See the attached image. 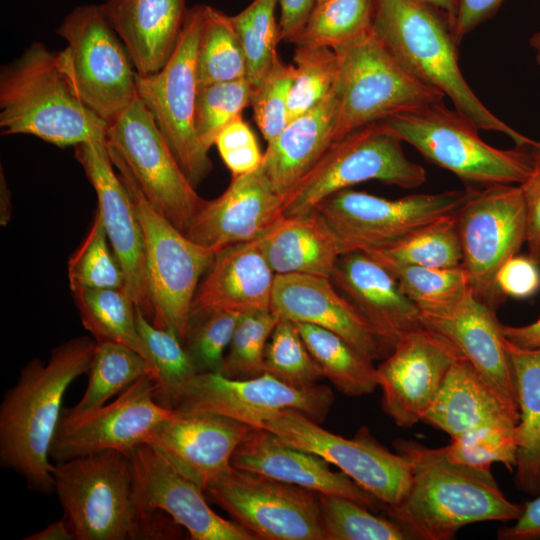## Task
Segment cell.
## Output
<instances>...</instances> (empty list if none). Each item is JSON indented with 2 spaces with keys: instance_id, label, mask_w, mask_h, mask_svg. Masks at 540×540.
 Segmentation results:
<instances>
[{
  "instance_id": "cell-40",
  "label": "cell",
  "mask_w": 540,
  "mask_h": 540,
  "mask_svg": "<svg viewBox=\"0 0 540 540\" xmlns=\"http://www.w3.org/2000/svg\"><path fill=\"white\" fill-rule=\"evenodd\" d=\"M386 267L421 314L452 308L472 292L469 275L462 265L453 268Z\"/></svg>"
},
{
  "instance_id": "cell-3",
  "label": "cell",
  "mask_w": 540,
  "mask_h": 540,
  "mask_svg": "<svg viewBox=\"0 0 540 540\" xmlns=\"http://www.w3.org/2000/svg\"><path fill=\"white\" fill-rule=\"evenodd\" d=\"M51 473L74 540H168L182 534L170 516L143 507L124 452L53 463Z\"/></svg>"
},
{
  "instance_id": "cell-38",
  "label": "cell",
  "mask_w": 540,
  "mask_h": 540,
  "mask_svg": "<svg viewBox=\"0 0 540 540\" xmlns=\"http://www.w3.org/2000/svg\"><path fill=\"white\" fill-rule=\"evenodd\" d=\"M198 87L246 78L244 52L231 16L205 5L196 52Z\"/></svg>"
},
{
  "instance_id": "cell-30",
  "label": "cell",
  "mask_w": 540,
  "mask_h": 540,
  "mask_svg": "<svg viewBox=\"0 0 540 540\" xmlns=\"http://www.w3.org/2000/svg\"><path fill=\"white\" fill-rule=\"evenodd\" d=\"M337 108L333 88L268 143L261 167L278 194L285 196L336 141Z\"/></svg>"
},
{
  "instance_id": "cell-52",
  "label": "cell",
  "mask_w": 540,
  "mask_h": 540,
  "mask_svg": "<svg viewBox=\"0 0 540 540\" xmlns=\"http://www.w3.org/2000/svg\"><path fill=\"white\" fill-rule=\"evenodd\" d=\"M215 145L232 177L251 173L262 164L264 153L241 115L219 133Z\"/></svg>"
},
{
  "instance_id": "cell-43",
  "label": "cell",
  "mask_w": 540,
  "mask_h": 540,
  "mask_svg": "<svg viewBox=\"0 0 540 540\" xmlns=\"http://www.w3.org/2000/svg\"><path fill=\"white\" fill-rule=\"evenodd\" d=\"M264 363L266 373L295 388L312 387L324 377L297 323L285 318L279 319L269 337Z\"/></svg>"
},
{
  "instance_id": "cell-32",
  "label": "cell",
  "mask_w": 540,
  "mask_h": 540,
  "mask_svg": "<svg viewBox=\"0 0 540 540\" xmlns=\"http://www.w3.org/2000/svg\"><path fill=\"white\" fill-rule=\"evenodd\" d=\"M261 245L276 275L330 278L342 255L335 235L315 209L303 215L284 217L261 237Z\"/></svg>"
},
{
  "instance_id": "cell-21",
  "label": "cell",
  "mask_w": 540,
  "mask_h": 540,
  "mask_svg": "<svg viewBox=\"0 0 540 540\" xmlns=\"http://www.w3.org/2000/svg\"><path fill=\"white\" fill-rule=\"evenodd\" d=\"M253 429L219 414L174 410L154 429L147 444L206 491L233 468L234 451Z\"/></svg>"
},
{
  "instance_id": "cell-55",
  "label": "cell",
  "mask_w": 540,
  "mask_h": 540,
  "mask_svg": "<svg viewBox=\"0 0 540 540\" xmlns=\"http://www.w3.org/2000/svg\"><path fill=\"white\" fill-rule=\"evenodd\" d=\"M502 2L503 0H456L451 30L457 44L479 24L494 15Z\"/></svg>"
},
{
  "instance_id": "cell-46",
  "label": "cell",
  "mask_w": 540,
  "mask_h": 540,
  "mask_svg": "<svg viewBox=\"0 0 540 540\" xmlns=\"http://www.w3.org/2000/svg\"><path fill=\"white\" fill-rule=\"evenodd\" d=\"M293 62L289 121L315 107L332 91L338 71L337 54L328 47L296 46Z\"/></svg>"
},
{
  "instance_id": "cell-13",
  "label": "cell",
  "mask_w": 540,
  "mask_h": 540,
  "mask_svg": "<svg viewBox=\"0 0 540 540\" xmlns=\"http://www.w3.org/2000/svg\"><path fill=\"white\" fill-rule=\"evenodd\" d=\"M56 33L67 42L82 101L109 126L138 96V73L124 44L96 4L76 7Z\"/></svg>"
},
{
  "instance_id": "cell-27",
  "label": "cell",
  "mask_w": 540,
  "mask_h": 540,
  "mask_svg": "<svg viewBox=\"0 0 540 540\" xmlns=\"http://www.w3.org/2000/svg\"><path fill=\"white\" fill-rule=\"evenodd\" d=\"M330 279L394 348L402 337L425 326L394 274L369 253H343Z\"/></svg>"
},
{
  "instance_id": "cell-24",
  "label": "cell",
  "mask_w": 540,
  "mask_h": 540,
  "mask_svg": "<svg viewBox=\"0 0 540 540\" xmlns=\"http://www.w3.org/2000/svg\"><path fill=\"white\" fill-rule=\"evenodd\" d=\"M284 196L271 186L262 167L233 176L216 199L205 200L185 235L215 252L263 237L285 216Z\"/></svg>"
},
{
  "instance_id": "cell-60",
  "label": "cell",
  "mask_w": 540,
  "mask_h": 540,
  "mask_svg": "<svg viewBox=\"0 0 540 540\" xmlns=\"http://www.w3.org/2000/svg\"><path fill=\"white\" fill-rule=\"evenodd\" d=\"M431 8L438 11L448 21L450 28L452 27L455 12H456V0H418Z\"/></svg>"
},
{
  "instance_id": "cell-35",
  "label": "cell",
  "mask_w": 540,
  "mask_h": 540,
  "mask_svg": "<svg viewBox=\"0 0 540 540\" xmlns=\"http://www.w3.org/2000/svg\"><path fill=\"white\" fill-rule=\"evenodd\" d=\"M72 294L84 328L94 336L97 343L115 342L125 345L151 363L138 331L136 306L125 287L78 288L72 290Z\"/></svg>"
},
{
  "instance_id": "cell-11",
  "label": "cell",
  "mask_w": 540,
  "mask_h": 540,
  "mask_svg": "<svg viewBox=\"0 0 540 540\" xmlns=\"http://www.w3.org/2000/svg\"><path fill=\"white\" fill-rule=\"evenodd\" d=\"M205 5L187 11L176 48L157 73L137 79L139 98L152 113L182 170L197 187L212 170V163L200 143L194 113L198 82L196 52Z\"/></svg>"
},
{
  "instance_id": "cell-36",
  "label": "cell",
  "mask_w": 540,
  "mask_h": 540,
  "mask_svg": "<svg viewBox=\"0 0 540 540\" xmlns=\"http://www.w3.org/2000/svg\"><path fill=\"white\" fill-rule=\"evenodd\" d=\"M88 385L80 401L62 415L77 417L105 405L134 382L154 376L151 363L133 349L115 342H96L88 371Z\"/></svg>"
},
{
  "instance_id": "cell-4",
  "label": "cell",
  "mask_w": 540,
  "mask_h": 540,
  "mask_svg": "<svg viewBox=\"0 0 540 540\" xmlns=\"http://www.w3.org/2000/svg\"><path fill=\"white\" fill-rule=\"evenodd\" d=\"M371 30L387 51L416 79L448 97L454 109L478 130L510 137L516 146L537 141L493 114L465 80L458 45L446 18L418 0H373Z\"/></svg>"
},
{
  "instance_id": "cell-7",
  "label": "cell",
  "mask_w": 540,
  "mask_h": 540,
  "mask_svg": "<svg viewBox=\"0 0 540 540\" xmlns=\"http://www.w3.org/2000/svg\"><path fill=\"white\" fill-rule=\"evenodd\" d=\"M383 123L427 160L475 188L521 184L533 169L532 146L499 149L443 101L396 114Z\"/></svg>"
},
{
  "instance_id": "cell-63",
  "label": "cell",
  "mask_w": 540,
  "mask_h": 540,
  "mask_svg": "<svg viewBox=\"0 0 540 540\" xmlns=\"http://www.w3.org/2000/svg\"><path fill=\"white\" fill-rule=\"evenodd\" d=\"M320 1H323V0H315V2H320Z\"/></svg>"
},
{
  "instance_id": "cell-53",
  "label": "cell",
  "mask_w": 540,
  "mask_h": 540,
  "mask_svg": "<svg viewBox=\"0 0 540 540\" xmlns=\"http://www.w3.org/2000/svg\"><path fill=\"white\" fill-rule=\"evenodd\" d=\"M533 169L519 184L523 193L526 216L528 256L540 264V141L532 146Z\"/></svg>"
},
{
  "instance_id": "cell-41",
  "label": "cell",
  "mask_w": 540,
  "mask_h": 540,
  "mask_svg": "<svg viewBox=\"0 0 540 540\" xmlns=\"http://www.w3.org/2000/svg\"><path fill=\"white\" fill-rule=\"evenodd\" d=\"M320 524L325 540H405L403 528L364 505L339 495L319 494Z\"/></svg>"
},
{
  "instance_id": "cell-57",
  "label": "cell",
  "mask_w": 540,
  "mask_h": 540,
  "mask_svg": "<svg viewBox=\"0 0 540 540\" xmlns=\"http://www.w3.org/2000/svg\"><path fill=\"white\" fill-rule=\"evenodd\" d=\"M281 40L291 42L305 24L315 0H278Z\"/></svg>"
},
{
  "instance_id": "cell-51",
  "label": "cell",
  "mask_w": 540,
  "mask_h": 540,
  "mask_svg": "<svg viewBox=\"0 0 540 540\" xmlns=\"http://www.w3.org/2000/svg\"><path fill=\"white\" fill-rule=\"evenodd\" d=\"M293 81V65L278 56L258 85L252 87L254 120L267 143L289 123L288 99Z\"/></svg>"
},
{
  "instance_id": "cell-15",
  "label": "cell",
  "mask_w": 540,
  "mask_h": 540,
  "mask_svg": "<svg viewBox=\"0 0 540 540\" xmlns=\"http://www.w3.org/2000/svg\"><path fill=\"white\" fill-rule=\"evenodd\" d=\"M106 141L124 160L147 199L185 232L205 199L189 181L139 96L107 127Z\"/></svg>"
},
{
  "instance_id": "cell-56",
  "label": "cell",
  "mask_w": 540,
  "mask_h": 540,
  "mask_svg": "<svg viewBox=\"0 0 540 540\" xmlns=\"http://www.w3.org/2000/svg\"><path fill=\"white\" fill-rule=\"evenodd\" d=\"M498 538L503 540L540 539V496L528 502L516 522L512 526L503 527L498 532Z\"/></svg>"
},
{
  "instance_id": "cell-25",
  "label": "cell",
  "mask_w": 540,
  "mask_h": 540,
  "mask_svg": "<svg viewBox=\"0 0 540 540\" xmlns=\"http://www.w3.org/2000/svg\"><path fill=\"white\" fill-rule=\"evenodd\" d=\"M425 326L448 341L514 412H519L514 374L495 311L471 292L452 308L421 314Z\"/></svg>"
},
{
  "instance_id": "cell-16",
  "label": "cell",
  "mask_w": 540,
  "mask_h": 540,
  "mask_svg": "<svg viewBox=\"0 0 540 540\" xmlns=\"http://www.w3.org/2000/svg\"><path fill=\"white\" fill-rule=\"evenodd\" d=\"M333 403L334 394L326 385L295 388L268 373L243 380L221 373H197L163 405L182 412L219 414L259 428L264 417L282 409H295L320 424Z\"/></svg>"
},
{
  "instance_id": "cell-34",
  "label": "cell",
  "mask_w": 540,
  "mask_h": 540,
  "mask_svg": "<svg viewBox=\"0 0 540 540\" xmlns=\"http://www.w3.org/2000/svg\"><path fill=\"white\" fill-rule=\"evenodd\" d=\"M313 358L338 391L347 396L372 393L379 387L377 367L337 334L308 323H297Z\"/></svg>"
},
{
  "instance_id": "cell-6",
  "label": "cell",
  "mask_w": 540,
  "mask_h": 540,
  "mask_svg": "<svg viewBox=\"0 0 540 540\" xmlns=\"http://www.w3.org/2000/svg\"><path fill=\"white\" fill-rule=\"evenodd\" d=\"M108 150L142 228L153 310L151 322L173 331L184 344L195 293L216 252L178 229L147 199L121 156L109 147Z\"/></svg>"
},
{
  "instance_id": "cell-33",
  "label": "cell",
  "mask_w": 540,
  "mask_h": 540,
  "mask_svg": "<svg viewBox=\"0 0 540 540\" xmlns=\"http://www.w3.org/2000/svg\"><path fill=\"white\" fill-rule=\"evenodd\" d=\"M515 379L520 420L516 426L515 482L530 495L540 493V347L523 348L505 338Z\"/></svg>"
},
{
  "instance_id": "cell-62",
  "label": "cell",
  "mask_w": 540,
  "mask_h": 540,
  "mask_svg": "<svg viewBox=\"0 0 540 540\" xmlns=\"http://www.w3.org/2000/svg\"><path fill=\"white\" fill-rule=\"evenodd\" d=\"M529 44L534 50L536 62L540 67V30L532 35Z\"/></svg>"
},
{
  "instance_id": "cell-17",
  "label": "cell",
  "mask_w": 540,
  "mask_h": 540,
  "mask_svg": "<svg viewBox=\"0 0 540 540\" xmlns=\"http://www.w3.org/2000/svg\"><path fill=\"white\" fill-rule=\"evenodd\" d=\"M206 492L255 540H325L314 491L232 468Z\"/></svg>"
},
{
  "instance_id": "cell-37",
  "label": "cell",
  "mask_w": 540,
  "mask_h": 540,
  "mask_svg": "<svg viewBox=\"0 0 540 540\" xmlns=\"http://www.w3.org/2000/svg\"><path fill=\"white\" fill-rule=\"evenodd\" d=\"M369 254L385 266H461L463 255L456 212L419 228L389 248Z\"/></svg>"
},
{
  "instance_id": "cell-26",
  "label": "cell",
  "mask_w": 540,
  "mask_h": 540,
  "mask_svg": "<svg viewBox=\"0 0 540 540\" xmlns=\"http://www.w3.org/2000/svg\"><path fill=\"white\" fill-rule=\"evenodd\" d=\"M329 464L317 454L279 442L274 434L261 428H254L231 458L235 469L264 475L319 494L343 496L373 512L384 510V502L346 473L333 471Z\"/></svg>"
},
{
  "instance_id": "cell-22",
  "label": "cell",
  "mask_w": 540,
  "mask_h": 540,
  "mask_svg": "<svg viewBox=\"0 0 540 540\" xmlns=\"http://www.w3.org/2000/svg\"><path fill=\"white\" fill-rule=\"evenodd\" d=\"M270 310L337 334L371 361L384 360L394 349L328 277L276 275Z\"/></svg>"
},
{
  "instance_id": "cell-59",
  "label": "cell",
  "mask_w": 540,
  "mask_h": 540,
  "mask_svg": "<svg viewBox=\"0 0 540 540\" xmlns=\"http://www.w3.org/2000/svg\"><path fill=\"white\" fill-rule=\"evenodd\" d=\"M25 540H74L68 521L63 515L61 519L51 522L43 529L27 536Z\"/></svg>"
},
{
  "instance_id": "cell-58",
  "label": "cell",
  "mask_w": 540,
  "mask_h": 540,
  "mask_svg": "<svg viewBox=\"0 0 540 540\" xmlns=\"http://www.w3.org/2000/svg\"><path fill=\"white\" fill-rule=\"evenodd\" d=\"M504 337L514 345L523 348L540 347V318L523 326H502Z\"/></svg>"
},
{
  "instance_id": "cell-14",
  "label": "cell",
  "mask_w": 540,
  "mask_h": 540,
  "mask_svg": "<svg viewBox=\"0 0 540 540\" xmlns=\"http://www.w3.org/2000/svg\"><path fill=\"white\" fill-rule=\"evenodd\" d=\"M259 428L285 445L319 455L386 505L398 503L411 484L406 459L383 446L366 427L349 439L323 429L295 409H282L264 417Z\"/></svg>"
},
{
  "instance_id": "cell-12",
  "label": "cell",
  "mask_w": 540,
  "mask_h": 540,
  "mask_svg": "<svg viewBox=\"0 0 540 540\" xmlns=\"http://www.w3.org/2000/svg\"><path fill=\"white\" fill-rule=\"evenodd\" d=\"M462 266L473 295L492 310L505 300L496 283L500 268L526 240V216L520 185L472 188L456 211Z\"/></svg>"
},
{
  "instance_id": "cell-54",
  "label": "cell",
  "mask_w": 540,
  "mask_h": 540,
  "mask_svg": "<svg viewBox=\"0 0 540 540\" xmlns=\"http://www.w3.org/2000/svg\"><path fill=\"white\" fill-rule=\"evenodd\" d=\"M496 283L505 296L528 298L540 288L538 264L529 256H513L498 271Z\"/></svg>"
},
{
  "instance_id": "cell-20",
  "label": "cell",
  "mask_w": 540,
  "mask_h": 540,
  "mask_svg": "<svg viewBox=\"0 0 540 540\" xmlns=\"http://www.w3.org/2000/svg\"><path fill=\"white\" fill-rule=\"evenodd\" d=\"M75 158L95 189L98 210L125 278V288L150 321L153 310L147 283L142 228L131 197L113 169L106 134L75 146Z\"/></svg>"
},
{
  "instance_id": "cell-49",
  "label": "cell",
  "mask_w": 540,
  "mask_h": 540,
  "mask_svg": "<svg viewBox=\"0 0 540 540\" xmlns=\"http://www.w3.org/2000/svg\"><path fill=\"white\" fill-rule=\"evenodd\" d=\"M240 313L212 311L190 318L185 349L197 373H221Z\"/></svg>"
},
{
  "instance_id": "cell-39",
  "label": "cell",
  "mask_w": 540,
  "mask_h": 540,
  "mask_svg": "<svg viewBox=\"0 0 540 540\" xmlns=\"http://www.w3.org/2000/svg\"><path fill=\"white\" fill-rule=\"evenodd\" d=\"M373 10V0L315 2L305 24L291 42L296 46L334 50L371 29Z\"/></svg>"
},
{
  "instance_id": "cell-45",
  "label": "cell",
  "mask_w": 540,
  "mask_h": 540,
  "mask_svg": "<svg viewBox=\"0 0 540 540\" xmlns=\"http://www.w3.org/2000/svg\"><path fill=\"white\" fill-rule=\"evenodd\" d=\"M136 320L154 369L156 399L163 405L166 399L182 383L197 374V371L184 344L173 331L154 326L137 308Z\"/></svg>"
},
{
  "instance_id": "cell-10",
  "label": "cell",
  "mask_w": 540,
  "mask_h": 540,
  "mask_svg": "<svg viewBox=\"0 0 540 540\" xmlns=\"http://www.w3.org/2000/svg\"><path fill=\"white\" fill-rule=\"evenodd\" d=\"M472 188L398 199L347 188L326 197L314 209L335 235L342 254L371 253L389 248L419 228L456 212Z\"/></svg>"
},
{
  "instance_id": "cell-18",
  "label": "cell",
  "mask_w": 540,
  "mask_h": 540,
  "mask_svg": "<svg viewBox=\"0 0 540 540\" xmlns=\"http://www.w3.org/2000/svg\"><path fill=\"white\" fill-rule=\"evenodd\" d=\"M173 412L157 401L155 381L146 375L94 411L77 417L62 415L50 460L64 462L107 450L127 454L147 443L158 424Z\"/></svg>"
},
{
  "instance_id": "cell-61",
  "label": "cell",
  "mask_w": 540,
  "mask_h": 540,
  "mask_svg": "<svg viewBox=\"0 0 540 540\" xmlns=\"http://www.w3.org/2000/svg\"><path fill=\"white\" fill-rule=\"evenodd\" d=\"M1 225H6L10 219L11 213V193L7 187L3 171L1 170Z\"/></svg>"
},
{
  "instance_id": "cell-47",
  "label": "cell",
  "mask_w": 540,
  "mask_h": 540,
  "mask_svg": "<svg viewBox=\"0 0 540 540\" xmlns=\"http://www.w3.org/2000/svg\"><path fill=\"white\" fill-rule=\"evenodd\" d=\"M279 319L271 310L241 314L225 354L221 374L239 380L265 374L266 344Z\"/></svg>"
},
{
  "instance_id": "cell-1",
  "label": "cell",
  "mask_w": 540,
  "mask_h": 540,
  "mask_svg": "<svg viewBox=\"0 0 540 540\" xmlns=\"http://www.w3.org/2000/svg\"><path fill=\"white\" fill-rule=\"evenodd\" d=\"M393 447L409 463L412 478L405 496L384 511L409 539L449 540L465 525L516 521L521 515L524 506L505 497L491 467L454 462L446 446L396 439Z\"/></svg>"
},
{
  "instance_id": "cell-42",
  "label": "cell",
  "mask_w": 540,
  "mask_h": 540,
  "mask_svg": "<svg viewBox=\"0 0 540 540\" xmlns=\"http://www.w3.org/2000/svg\"><path fill=\"white\" fill-rule=\"evenodd\" d=\"M278 0H253L231 20L240 39L246 60V78L255 87L267 74L276 58L281 40L275 17Z\"/></svg>"
},
{
  "instance_id": "cell-28",
  "label": "cell",
  "mask_w": 540,
  "mask_h": 540,
  "mask_svg": "<svg viewBox=\"0 0 540 540\" xmlns=\"http://www.w3.org/2000/svg\"><path fill=\"white\" fill-rule=\"evenodd\" d=\"M275 276L261 238L222 248L197 288L190 318L218 310H270Z\"/></svg>"
},
{
  "instance_id": "cell-2",
  "label": "cell",
  "mask_w": 540,
  "mask_h": 540,
  "mask_svg": "<svg viewBox=\"0 0 540 540\" xmlns=\"http://www.w3.org/2000/svg\"><path fill=\"white\" fill-rule=\"evenodd\" d=\"M96 341L87 336L56 346L47 363L31 359L20 371L0 405V464L43 494L54 493L51 445L71 383L87 374Z\"/></svg>"
},
{
  "instance_id": "cell-50",
  "label": "cell",
  "mask_w": 540,
  "mask_h": 540,
  "mask_svg": "<svg viewBox=\"0 0 540 540\" xmlns=\"http://www.w3.org/2000/svg\"><path fill=\"white\" fill-rule=\"evenodd\" d=\"M447 454L457 463L475 467H491L502 463L509 471L516 465V426H482L451 439Z\"/></svg>"
},
{
  "instance_id": "cell-9",
  "label": "cell",
  "mask_w": 540,
  "mask_h": 540,
  "mask_svg": "<svg viewBox=\"0 0 540 540\" xmlns=\"http://www.w3.org/2000/svg\"><path fill=\"white\" fill-rule=\"evenodd\" d=\"M402 142L381 122L335 141L284 196V216L303 215L326 197L370 180L405 189L421 186L425 169L407 158Z\"/></svg>"
},
{
  "instance_id": "cell-44",
  "label": "cell",
  "mask_w": 540,
  "mask_h": 540,
  "mask_svg": "<svg viewBox=\"0 0 540 540\" xmlns=\"http://www.w3.org/2000/svg\"><path fill=\"white\" fill-rule=\"evenodd\" d=\"M109 239L97 209L91 227L68 261L70 289L125 287L121 266L109 248Z\"/></svg>"
},
{
  "instance_id": "cell-8",
  "label": "cell",
  "mask_w": 540,
  "mask_h": 540,
  "mask_svg": "<svg viewBox=\"0 0 540 540\" xmlns=\"http://www.w3.org/2000/svg\"><path fill=\"white\" fill-rule=\"evenodd\" d=\"M338 59L336 141L399 113L443 101L387 51L372 30L334 49Z\"/></svg>"
},
{
  "instance_id": "cell-5",
  "label": "cell",
  "mask_w": 540,
  "mask_h": 540,
  "mask_svg": "<svg viewBox=\"0 0 540 540\" xmlns=\"http://www.w3.org/2000/svg\"><path fill=\"white\" fill-rule=\"evenodd\" d=\"M0 127L64 147L106 134L108 125L82 101L68 49L34 42L1 71Z\"/></svg>"
},
{
  "instance_id": "cell-48",
  "label": "cell",
  "mask_w": 540,
  "mask_h": 540,
  "mask_svg": "<svg viewBox=\"0 0 540 540\" xmlns=\"http://www.w3.org/2000/svg\"><path fill=\"white\" fill-rule=\"evenodd\" d=\"M252 85L247 78L198 87L194 127L209 151L219 133L250 105Z\"/></svg>"
},
{
  "instance_id": "cell-19",
  "label": "cell",
  "mask_w": 540,
  "mask_h": 540,
  "mask_svg": "<svg viewBox=\"0 0 540 540\" xmlns=\"http://www.w3.org/2000/svg\"><path fill=\"white\" fill-rule=\"evenodd\" d=\"M461 356L450 341L427 326L402 337L377 367L383 411L402 428L422 421Z\"/></svg>"
},
{
  "instance_id": "cell-23",
  "label": "cell",
  "mask_w": 540,
  "mask_h": 540,
  "mask_svg": "<svg viewBox=\"0 0 540 540\" xmlns=\"http://www.w3.org/2000/svg\"><path fill=\"white\" fill-rule=\"evenodd\" d=\"M127 454L144 508L164 512L187 530L193 540H255L239 524L216 514L209 507L204 490L178 472L149 444H140Z\"/></svg>"
},
{
  "instance_id": "cell-29",
  "label": "cell",
  "mask_w": 540,
  "mask_h": 540,
  "mask_svg": "<svg viewBox=\"0 0 540 540\" xmlns=\"http://www.w3.org/2000/svg\"><path fill=\"white\" fill-rule=\"evenodd\" d=\"M186 0H107L103 12L124 44L140 77L159 72L183 29Z\"/></svg>"
},
{
  "instance_id": "cell-31",
  "label": "cell",
  "mask_w": 540,
  "mask_h": 540,
  "mask_svg": "<svg viewBox=\"0 0 540 540\" xmlns=\"http://www.w3.org/2000/svg\"><path fill=\"white\" fill-rule=\"evenodd\" d=\"M520 415L483 381L471 363L459 357L449 369L422 422L451 439L482 426L515 427Z\"/></svg>"
}]
</instances>
